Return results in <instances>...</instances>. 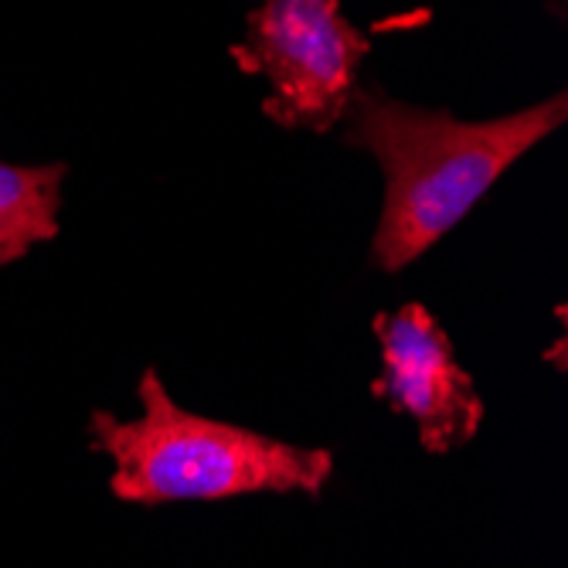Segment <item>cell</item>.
Masks as SVG:
<instances>
[{
	"instance_id": "obj_3",
	"label": "cell",
	"mask_w": 568,
	"mask_h": 568,
	"mask_svg": "<svg viewBox=\"0 0 568 568\" xmlns=\"http://www.w3.org/2000/svg\"><path fill=\"white\" fill-rule=\"evenodd\" d=\"M368 38L341 0H263L245 18L239 59L270 82L266 116L290 130H331L351 106Z\"/></svg>"
},
{
	"instance_id": "obj_5",
	"label": "cell",
	"mask_w": 568,
	"mask_h": 568,
	"mask_svg": "<svg viewBox=\"0 0 568 568\" xmlns=\"http://www.w3.org/2000/svg\"><path fill=\"white\" fill-rule=\"evenodd\" d=\"M65 164H0V266H11L62 232Z\"/></svg>"
},
{
	"instance_id": "obj_4",
	"label": "cell",
	"mask_w": 568,
	"mask_h": 568,
	"mask_svg": "<svg viewBox=\"0 0 568 568\" xmlns=\"http://www.w3.org/2000/svg\"><path fill=\"white\" fill-rule=\"evenodd\" d=\"M375 341L382 357L375 392L416 423L423 449L443 456L470 443L484 423V398L429 310L408 303L375 317Z\"/></svg>"
},
{
	"instance_id": "obj_1",
	"label": "cell",
	"mask_w": 568,
	"mask_h": 568,
	"mask_svg": "<svg viewBox=\"0 0 568 568\" xmlns=\"http://www.w3.org/2000/svg\"><path fill=\"white\" fill-rule=\"evenodd\" d=\"M347 143L368 150L385 174L372 260L385 273L412 266L568 116L565 92L500 120L463 123L443 110L408 106L382 92L351 95Z\"/></svg>"
},
{
	"instance_id": "obj_2",
	"label": "cell",
	"mask_w": 568,
	"mask_h": 568,
	"mask_svg": "<svg viewBox=\"0 0 568 568\" xmlns=\"http://www.w3.org/2000/svg\"><path fill=\"white\" fill-rule=\"evenodd\" d=\"M140 416L116 419L92 412L95 453L113 459L110 490L123 504L229 500L245 494L317 497L334 474V453L296 446L245 426L181 408L158 372H143Z\"/></svg>"
}]
</instances>
